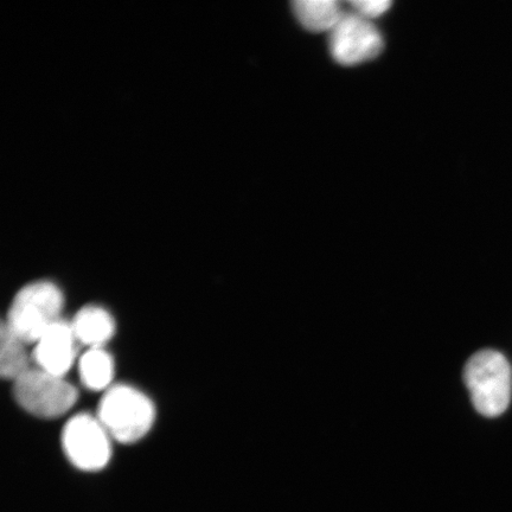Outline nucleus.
<instances>
[{
  "instance_id": "nucleus-12",
  "label": "nucleus",
  "mask_w": 512,
  "mask_h": 512,
  "mask_svg": "<svg viewBox=\"0 0 512 512\" xmlns=\"http://www.w3.org/2000/svg\"><path fill=\"white\" fill-rule=\"evenodd\" d=\"M350 5L357 15L371 21L373 18L386 14L392 6V2H388V0H355V2H350Z\"/></svg>"
},
{
  "instance_id": "nucleus-11",
  "label": "nucleus",
  "mask_w": 512,
  "mask_h": 512,
  "mask_svg": "<svg viewBox=\"0 0 512 512\" xmlns=\"http://www.w3.org/2000/svg\"><path fill=\"white\" fill-rule=\"evenodd\" d=\"M81 381L92 390L110 387L114 376L113 358L102 348L88 349L79 364Z\"/></svg>"
},
{
  "instance_id": "nucleus-5",
  "label": "nucleus",
  "mask_w": 512,
  "mask_h": 512,
  "mask_svg": "<svg viewBox=\"0 0 512 512\" xmlns=\"http://www.w3.org/2000/svg\"><path fill=\"white\" fill-rule=\"evenodd\" d=\"M110 434L99 419L76 415L68 421L62 434V445L70 463L82 471H99L110 462Z\"/></svg>"
},
{
  "instance_id": "nucleus-4",
  "label": "nucleus",
  "mask_w": 512,
  "mask_h": 512,
  "mask_svg": "<svg viewBox=\"0 0 512 512\" xmlns=\"http://www.w3.org/2000/svg\"><path fill=\"white\" fill-rule=\"evenodd\" d=\"M14 395L25 411L46 419L66 414L78 400V392L64 377L40 368H31L15 381Z\"/></svg>"
},
{
  "instance_id": "nucleus-9",
  "label": "nucleus",
  "mask_w": 512,
  "mask_h": 512,
  "mask_svg": "<svg viewBox=\"0 0 512 512\" xmlns=\"http://www.w3.org/2000/svg\"><path fill=\"white\" fill-rule=\"evenodd\" d=\"M293 11L299 22L313 32L331 31L344 15L337 0H297Z\"/></svg>"
},
{
  "instance_id": "nucleus-7",
  "label": "nucleus",
  "mask_w": 512,
  "mask_h": 512,
  "mask_svg": "<svg viewBox=\"0 0 512 512\" xmlns=\"http://www.w3.org/2000/svg\"><path fill=\"white\" fill-rule=\"evenodd\" d=\"M35 344L36 368L64 377L73 367L78 339L69 323L59 320Z\"/></svg>"
},
{
  "instance_id": "nucleus-8",
  "label": "nucleus",
  "mask_w": 512,
  "mask_h": 512,
  "mask_svg": "<svg viewBox=\"0 0 512 512\" xmlns=\"http://www.w3.org/2000/svg\"><path fill=\"white\" fill-rule=\"evenodd\" d=\"M78 343L89 349L102 348L115 332V323L110 312L99 306L83 307L70 323Z\"/></svg>"
},
{
  "instance_id": "nucleus-10",
  "label": "nucleus",
  "mask_w": 512,
  "mask_h": 512,
  "mask_svg": "<svg viewBox=\"0 0 512 512\" xmlns=\"http://www.w3.org/2000/svg\"><path fill=\"white\" fill-rule=\"evenodd\" d=\"M25 347H27V343L17 337L3 322L2 342H0V374L4 379L15 382L31 369L30 357Z\"/></svg>"
},
{
  "instance_id": "nucleus-2",
  "label": "nucleus",
  "mask_w": 512,
  "mask_h": 512,
  "mask_svg": "<svg viewBox=\"0 0 512 512\" xmlns=\"http://www.w3.org/2000/svg\"><path fill=\"white\" fill-rule=\"evenodd\" d=\"M98 419L111 438L132 444L150 432L156 409L142 392L121 384L107 390L100 402Z\"/></svg>"
},
{
  "instance_id": "nucleus-1",
  "label": "nucleus",
  "mask_w": 512,
  "mask_h": 512,
  "mask_svg": "<svg viewBox=\"0 0 512 512\" xmlns=\"http://www.w3.org/2000/svg\"><path fill=\"white\" fill-rule=\"evenodd\" d=\"M464 379L479 414L496 418L507 411L512 393V370L501 352H477L466 363Z\"/></svg>"
},
{
  "instance_id": "nucleus-6",
  "label": "nucleus",
  "mask_w": 512,
  "mask_h": 512,
  "mask_svg": "<svg viewBox=\"0 0 512 512\" xmlns=\"http://www.w3.org/2000/svg\"><path fill=\"white\" fill-rule=\"evenodd\" d=\"M384 43L381 32L369 19L356 12H344L341 21L330 31V49L343 66H355L375 59Z\"/></svg>"
},
{
  "instance_id": "nucleus-3",
  "label": "nucleus",
  "mask_w": 512,
  "mask_h": 512,
  "mask_svg": "<svg viewBox=\"0 0 512 512\" xmlns=\"http://www.w3.org/2000/svg\"><path fill=\"white\" fill-rule=\"evenodd\" d=\"M63 303L59 287L50 281H36L17 293L4 323L23 342L36 343L61 320Z\"/></svg>"
}]
</instances>
